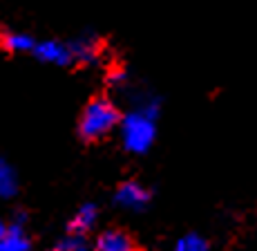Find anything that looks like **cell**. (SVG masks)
<instances>
[{
	"label": "cell",
	"instance_id": "6da1fadb",
	"mask_svg": "<svg viewBox=\"0 0 257 251\" xmlns=\"http://www.w3.org/2000/svg\"><path fill=\"white\" fill-rule=\"evenodd\" d=\"M121 121V110H118V103L110 97H94L85 103L81 117H78V137L87 144L105 139L107 135L118 128Z\"/></svg>",
	"mask_w": 257,
	"mask_h": 251
},
{
	"label": "cell",
	"instance_id": "7a4b0ae2",
	"mask_svg": "<svg viewBox=\"0 0 257 251\" xmlns=\"http://www.w3.org/2000/svg\"><path fill=\"white\" fill-rule=\"evenodd\" d=\"M157 119L159 115L150 110H127L121 115L118 121V137H121L123 148L132 155H146L155 146L157 139Z\"/></svg>",
	"mask_w": 257,
	"mask_h": 251
},
{
	"label": "cell",
	"instance_id": "3957f363",
	"mask_svg": "<svg viewBox=\"0 0 257 251\" xmlns=\"http://www.w3.org/2000/svg\"><path fill=\"white\" fill-rule=\"evenodd\" d=\"M114 206L121 211H132V213H141L150 206L152 202V191L148 186H143L137 180H125L116 186L114 195H112Z\"/></svg>",
	"mask_w": 257,
	"mask_h": 251
},
{
	"label": "cell",
	"instance_id": "277c9868",
	"mask_svg": "<svg viewBox=\"0 0 257 251\" xmlns=\"http://www.w3.org/2000/svg\"><path fill=\"white\" fill-rule=\"evenodd\" d=\"M32 54L41 63H47V65H58V67L74 65L72 52H70V45H67V41H58V38H45V41H36V45H34Z\"/></svg>",
	"mask_w": 257,
	"mask_h": 251
},
{
	"label": "cell",
	"instance_id": "5b68a950",
	"mask_svg": "<svg viewBox=\"0 0 257 251\" xmlns=\"http://www.w3.org/2000/svg\"><path fill=\"white\" fill-rule=\"evenodd\" d=\"M67 45H70L72 52V61L78 63V65H94L101 58V41L96 36L83 34V36L67 41Z\"/></svg>",
	"mask_w": 257,
	"mask_h": 251
},
{
	"label": "cell",
	"instance_id": "8992f818",
	"mask_svg": "<svg viewBox=\"0 0 257 251\" xmlns=\"http://www.w3.org/2000/svg\"><path fill=\"white\" fill-rule=\"evenodd\" d=\"M94 251H139V244L127 231L105 229L94 240Z\"/></svg>",
	"mask_w": 257,
	"mask_h": 251
},
{
	"label": "cell",
	"instance_id": "52a82bcc",
	"mask_svg": "<svg viewBox=\"0 0 257 251\" xmlns=\"http://www.w3.org/2000/svg\"><path fill=\"white\" fill-rule=\"evenodd\" d=\"M98 206L94 204V202H85V204H81L76 211H74V215L70 220H67V233H74V235H85L96 226L98 222Z\"/></svg>",
	"mask_w": 257,
	"mask_h": 251
},
{
	"label": "cell",
	"instance_id": "ba28073f",
	"mask_svg": "<svg viewBox=\"0 0 257 251\" xmlns=\"http://www.w3.org/2000/svg\"><path fill=\"white\" fill-rule=\"evenodd\" d=\"M36 41L27 32H12V29H0V47L12 54H27L34 50Z\"/></svg>",
	"mask_w": 257,
	"mask_h": 251
},
{
	"label": "cell",
	"instance_id": "9c48e42d",
	"mask_svg": "<svg viewBox=\"0 0 257 251\" xmlns=\"http://www.w3.org/2000/svg\"><path fill=\"white\" fill-rule=\"evenodd\" d=\"M0 251H32V238L27 235V229L7 224V231L0 238Z\"/></svg>",
	"mask_w": 257,
	"mask_h": 251
},
{
	"label": "cell",
	"instance_id": "30bf717a",
	"mask_svg": "<svg viewBox=\"0 0 257 251\" xmlns=\"http://www.w3.org/2000/svg\"><path fill=\"white\" fill-rule=\"evenodd\" d=\"M18 189H21V182H18L16 169L0 155V198L12 200L18 193Z\"/></svg>",
	"mask_w": 257,
	"mask_h": 251
},
{
	"label": "cell",
	"instance_id": "8fae6325",
	"mask_svg": "<svg viewBox=\"0 0 257 251\" xmlns=\"http://www.w3.org/2000/svg\"><path fill=\"white\" fill-rule=\"evenodd\" d=\"M175 251H210V242L201 233H186L175 242Z\"/></svg>",
	"mask_w": 257,
	"mask_h": 251
},
{
	"label": "cell",
	"instance_id": "7c38bea8",
	"mask_svg": "<svg viewBox=\"0 0 257 251\" xmlns=\"http://www.w3.org/2000/svg\"><path fill=\"white\" fill-rule=\"evenodd\" d=\"M52 251H90V240H87L85 235L65 233Z\"/></svg>",
	"mask_w": 257,
	"mask_h": 251
},
{
	"label": "cell",
	"instance_id": "4fadbf2b",
	"mask_svg": "<svg viewBox=\"0 0 257 251\" xmlns=\"http://www.w3.org/2000/svg\"><path fill=\"white\" fill-rule=\"evenodd\" d=\"M5 231H7V222H5V220L0 218V238H3V235H5Z\"/></svg>",
	"mask_w": 257,
	"mask_h": 251
}]
</instances>
